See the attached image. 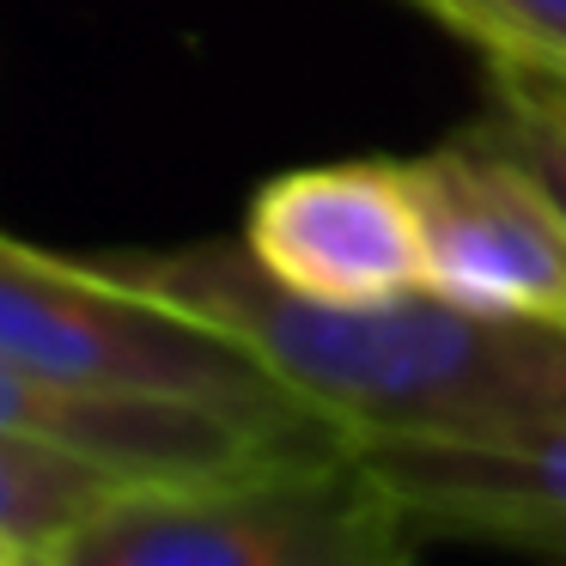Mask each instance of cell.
Returning a JSON list of instances; mask_svg holds the SVG:
<instances>
[{"instance_id":"6da1fadb","label":"cell","mask_w":566,"mask_h":566,"mask_svg":"<svg viewBox=\"0 0 566 566\" xmlns=\"http://www.w3.org/2000/svg\"><path fill=\"white\" fill-rule=\"evenodd\" d=\"M92 274L232 335L342 439H505L566 420V329L488 317L439 293L317 305L250 262L238 238L104 250Z\"/></svg>"},{"instance_id":"7a4b0ae2","label":"cell","mask_w":566,"mask_h":566,"mask_svg":"<svg viewBox=\"0 0 566 566\" xmlns=\"http://www.w3.org/2000/svg\"><path fill=\"white\" fill-rule=\"evenodd\" d=\"M415 524L359 444L208 481H128L31 566H415Z\"/></svg>"},{"instance_id":"52a82bcc","label":"cell","mask_w":566,"mask_h":566,"mask_svg":"<svg viewBox=\"0 0 566 566\" xmlns=\"http://www.w3.org/2000/svg\"><path fill=\"white\" fill-rule=\"evenodd\" d=\"M415 536L566 554V420L505 439H378L359 444Z\"/></svg>"},{"instance_id":"30bf717a","label":"cell","mask_w":566,"mask_h":566,"mask_svg":"<svg viewBox=\"0 0 566 566\" xmlns=\"http://www.w3.org/2000/svg\"><path fill=\"white\" fill-rule=\"evenodd\" d=\"M463 43L488 55V67L566 80V0H408Z\"/></svg>"},{"instance_id":"7c38bea8","label":"cell","mask_w":566,"mask_h":566,"mask_svg":"<svg viewBox=\"0 0 566 566\" xmlns=\"http://www.w3.org/2000/svg\"><path fill=\"white\" fill-rule=\"evenodd\" d=\"M548 566H566V554H560V560H548Z\"/></svg>"},{"instance_id":"277c9868","label":"cell","mask_w":566,"mask_h":566,"mask_svg":"<svg viewBox=\"0 0 566 566\" xmlns=\"http://www.w3.org/2000/svg\"><path fill=\"white\" fill-rule=\"evenodd\" d=\"M402 177L427 238V293L566 329V213L524 165L463 128L408 159Z\"/></svg>"},{"instance_id":"9c48e42d","label":"cell","mask_w":566,"mask_h":566,"mask_svg":"<svg viewBox=\"0 0 566 566\" xmlns=\"http://www.w3.org/2000/svg\"><path fill=\"white\" fill-rule=\"evenodd\" d=\"M469 135L524 165L554 208L566 213V80L554 74H517V67H493V98L488 116L469 123Z\"/></svg>"},{"instance_id":"ba28073f","label":"cell","mask_w":566,"mask_h":566,"mask_svg":"<svg viewBox=\"0 0 566 566\" xmlns=\"http://www.w3.org/2000/svg\"><path fill=\"white\" fill-rule=\"evenodd\" d=\"M128 481L116 469L74 457L62 444L0 432V530L19 536L31 554H43L62 530H74L86 512H98Z\"/></svg>"},{"instance_id":"5b68a950","label":"cell","mask_w":566,"mask_h":566,"mask_svg":"<svg viewBox=\"0 0 566 566\" xmlns=\"http://www.w3.org/2000/svg\"><path fill=\"white\" fill-rule=\"evenodd\" d=\"M274 286L317 305L427 293V238L402 165H305L256 189L244 238Z\"/></svg>"},{"instance_id":"8992f818","label":"cell","mask_w":566,"mask_h":566,"mask_svg":"<svg viewBox=\"0 0 566 566\" xmlns=\"http://www.w3.org/2000/svg\"><path fill=\"white\" fill-rule=\"evenodd\" d=\"M0 432L62 444L74 457L116 469L123 481H208L281 463V457L354 444L335 427H269V420H238L189 402L67 390V384L13 366V359H0Z\"/></svg>"},{"instance_id":"8fae6325","label":"cell","mask_w":566,"mask_h":566,"mask_svg":"<svg viewBox=\"0 0 566 566\" xmlns=\"http://www.w3.org/2000/svg\"><path fill=\"white\" fill-rule=\"evenodd\" d=\"M31 560H38V554H31L19 536H7V530H0V566H31Z\"/></svg>"},{"instance_id":"3957f363","label":"cell","mask_w":566,"mask_h":566,"mask_svg":"<svg viewBox=\"0 0 566 566\" xmlns=\"http://www.w3.org/2000/svg\"><path fill=\"white\" fill-rule=\"evenodd\" d=\"M0 359L67 390L189 402L269 427H329L232 335L0 232Z\"/></svg>"}]
</instances>
